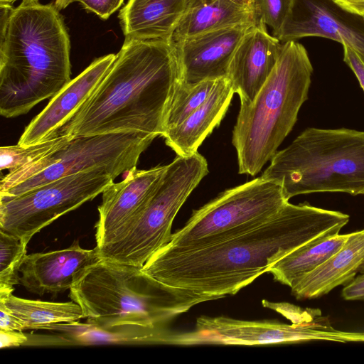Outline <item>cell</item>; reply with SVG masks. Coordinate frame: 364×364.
<instances>
[{
  "mask_svg": "<svg viewBox=\"0 0 364 364\" xmlns=\"http://www.w3.org/2000/svg\"><path fill=\"white\" fill-rule=\"evenodd\" d=\"M291 324L277 321H243L226 316H201L193 331L171 332L168 345L223 344L258 346L311 341L364 342V332L336 329L319 309H307Z\"/></svg>",
  "mask_w": 364,
  "mask_h": 364,
  "instance_id": "9c48e42d",
  "label": "cell"
},
{
  "mask_svg": "<svg viewBox=\"0 0 364 364\" xmlns=\"http://www.w3.org/2000/svg\"><path fill=\"white\" fill-rule=\"evenodd\" d=\"M208 173V162L199 153L177 156L166 165L146 205L122 234L97 247L101 257L141 268L168 243L176 214Z\"/></svg>",
  "mask_w": 364,
  "mask_h": 364,
  "instance_id": "52a82bcc",
  "label": "cell"
},
{
  "mask_svg": "<svg viewBox=\"0 0 364 364\" xmlns=\"http://www.w3.org/2000/svg\"><path fill=\"white\" fill-rule=\"evenodd\" d=\"M234 90L227 77L219 78L206 102L181 124L166 129V144L177 156L198 152V147L213 130L220 125L232 101Z\"/></svg>",
  "mask_w": 364,
  "mask_h": 364,
  "instance_id": "d6986e66",
  "label": "cell"
},
{
  "mask_svg": "<svg viewBox=\"0 0 364 364\" xmlns=\"http://www.w3.org/2000/svg\"><path fill=\"white\" fill-rule=\"evenodd\" d=\"M100 259L97 247L86 250L78 241L63 250L26 255L19 268V283L40 296L55 294L70 289L78 273Z\"/></svg>",
  "mask_w": 364,
  "mask_h": 364,
  "instance_id": "e0dca14e",
  "label": "cell"
},
{
  "mask_svg": "<svg viewBox=\"0 0 364 364\" xmlns=\"http://www.w3.org/2000/svg\"><path fill=\"white\" fill-rule=\"evenodd\" d=\"M27 341L26 334L22 331L0 330V348L1 349L23 346Z\"/></svg>",
  "mask_w": 364,
  "mask_h": 364,
  "instance_id": "d6a6232c",
  "label": "cell"
},
{
  "mask_svg": "<svg viewBox=\"0 0 364 364\" xmlns=\"http://www.w3.org/2000/svg\"><path fill=\"white\" fill-rule=\"evenodd\" d=\"M342 297L348 301L364 300V274L354 278L342 290Z\"/></svg>",
  "mask_w": 364,
  "mask_h": 364,
  "instance_id": "1f68e13d",
  "label": "cell"
},
{
  "mask_svg": "<svg viewBox=\"0 0 364 364\" xmlns=\"http://www.w3.org/2000/svg\"><path fill=\"white\" fill-rule=\"evenodd\" d=\"M343 60L355 75L364 91V56L346 44H343Z\"/></svg>",
  "mask_w": 364,
  "mask_h": 364,
  "instance_id": "f546056e",
  "label": "cell"
},
{
  "mask_svg": "<svg viewBox=\"0 0 364 364\" xmlns=\"http://www.w3.org/2000/svg\"><path fill=\"white\" fill-rule=\"evenodd\" d=\"M282 44L259 19L246 31L232 57L227 75L240 105L253 102L272 73Z\"/></svg>",
  "mask_w": 364,
  "mask_h": 364,
  "instance_id": "9a60e30c",
  "label": "cell"
},
{
  "mask_svg": "<svg viewBox=\"0 0 364 364\" xmlns=\"http://www.w3.org/2000/svg\"><path fill=\"white\" fill-rule=\"evenodd\" d=\"M70 298L81 306L87 322L106 328L166 329L188 311L141 268L104 258L78 273Z\"/></svg>",
  "mask_w": 364,
  "mask_h": 364,
  "instance_id": "5b68a950",
  "label": "cell"
},
{
  "mask_svg": "<svg viewBox=\"0 0 364 364\" xmlns=\"http://www.w3.org/2000/svg\"><path fill=\"white\" fill-rule=\"evenodd\" d=\"M287 202L280 184L260 176L223 191L194 210L164 247L179 249L198 245L223 233L266 220Z\"/></svg>",
  "mask_w": 364,
  "mask_h": 364,
  "instance_id": "8fae6325",
  "label": "cell"
},
{
  "mask_svg": "<svg viewBox=\"0 0 364 364\" xmlns=\"http://www.w3.org/2000/svg\"><path fill=\"white\" fill-rule=\"evenodd\" d=\"M26 247L19 237L0 230V300L12 294L14 285L19 283V268Z\"/></svg>",
  "mask_w": 364,
  "mask_h": 364,
  "instance_id": "484cf974",
  "label": "cell"
},
{
  "mask_svg": "<svg viewBox=\"0 0 364 364\" xmlns=\"http://www.w3.org/2000/svg\"><path fill=\"white\" fill-rule=\"evenodd\" d=\"M253 24L237 25L174 41L181 80L196 83L226 77L236 48Z\"/></svg>",
  "mask_w": 364,
  "mask_h": 364,
  "instance_id": "2e32d148",
  "label": "cell"
},
{
  "mask_svg": "<svg viewBox=\"0 0 364 364\" xmlns=\"http://www.w3.org/2000/svg\"><path fill=\"white\" fill-rule=\"evenodd\" d=\"M363 263L364 229L351 232L338 251L291 288V294L297 299L323 296L350 282L357 273L363 272Z\"/></svg>",
  "mask_w": 364,
  "mask_h": 364,
  "instance_id": "44dd1931",
  "label": "cell"
},
{
  "mask_svg": "<svg viewBox=\"0 0 364 364\" xmlns=\"http://www.w3.org/2000/svg\"><path fill=\"white\" fill-rule=\"evenodd\" d=\"M350 235L330 232L314 238L286 255L267 272L275 281L291 288L338 251Z\"/></svg>",
  "mask_w": 364,
  "mask_h": 364,
  "instance_id": "603a6c76",
  "label": "cell"
},
{
  "mask_svg": "<svg viewBox=\"0 0 364 364\" xmlns=\"http://www.w3.org/2000/svg\"><path fill=\"white\" fill-rule=\"evenodd\" d=\"M0 330L23 331L26 328L3 301H0Z\"/></svg>",
  "mask_w": 364,
  "mask_h": 364,
  "instance_id": "4dcf8cb0",
  "label": "cell"
},
{
  "mask_svg": "<svg viewBox=\"0 0 364 364\" xmlns=\"http://www.w3.org/2000/svg\"><path fill=\"white\" fill-rule=\"evenodd\" d=\"M343 8L354 13L364 14V0H334Z\"/></svg>",
  "mask_w": 364,
  "mask_h": 364,
  "instance_id": "836d02e7",
  "label": "cell"
},
{
  "mask_svg": "<svg viewBox=\"0 0 364 364\" xmlns=\"http://www.w3.org/2000/svg\"><path fill=\"white\" fill-rule=\"evenodd\" d=\"M166 168L158 166L148 170L134 168L125 178L112 183L102 192L95 225L97 247L100 248L119 237L146 205Z\"/></svg>",
  "mask_w": 364,
  "mask_h": 364,
  "instance_id": "4fadbf2b",
  "label": "cell"
},
{
  "mask_svg": "<svg viewBox=\"0 0 364 364\" xmlns=\"http://www.w3.org/2000/svg\"><path fill=\"white\" fill-rule=\"evenodd\" d=\"M88 11L107 19L123 4L124 0H76Z\"/></svg>",
  "mask_w": 364,
  "mask_h": 364,
  "instance_id": "f1b7e54d",
  "label": "cell"
},
{
  "mask_svg": "<svg viewBox=\"0 0 364 364\" xmlns=\"http://www.w3.org/2000/svg\"><path fill=\"white\" fill-rule=\"evenodd\" d=\"M73 138L69 134H60L28 146L19 144L2 146L0 149V170L14 171L60 149Z\"/></svg>",
  "mask_w": 364,
  "mask_h": 364,
  "instance_id": "4316f807",
  "label": "cell"
},
{
  "mask_svg": "<svg viewBox=\"0 0 364 364\" xmlns=\"http://www.w3.org/2000/svg\"><path fill=\"white\" fill-rule=\"evenodd\" d=\"M4 302L23 323L26 330H41L58 323L79 321L85 318L81 306L76 302H50L31 300L11 294Z\"/></svg>",
  "mask_w": 364,
  "mask_h": 364,
  "instance_id": "cb8c5ba5",
  "label": "cell"
},
{
  "mask_svg": "<svg viewBox=\"0 0 364 364\" xmlns=\"http://www.w3.org/2000/svg\"><path fill=\"white\" fill-rule=\"evenodd\" d=\"M70 41L54 3L0 4V114L13 118L70 80Z\"/></svg>",
  "mask_w": 364,
  "mask_h": 364,
  "instance_id": "3957f363",
  "label": "cell"
},
{
  "mask_svg": "<svg viewBox=\"0 0 364 364\" xmlns=\"http://www.w3.org/2000/svg\"><path fill=\"white\" fill-rule=\"evenodd\" d=\"M113 182L109 171L97 168L60 178L17 196H0V230L28 245L43 228L102 193Z\"/></svg>",
  "mask_w": 364,
  "mask_h": 364,
  "instance_id": "30bf717a",
  "label": "cell"
},
{
  "mask_svg": "<svg viewBox=\"0 0 364 364\" xmlns=\"http://www.w3.org/2000/svg\"><path fill=\"white\" fill-rule=\"evenodd\" d=\"M115 57L114 54H108L96 58L51 97L46 107L26 127L18 144L28 146L58 136L63 126L100 83Z\"/></svg>",
  "mask_w": 364,
  "mask_h": 364,
  "instance_id": "5bb4252c",
  "label": "cell"
},
{
  "mask_svg": "<svg viewBox=\"0 0 364 364\" xmlns=\"http://www.w3.org/2000/svg\"><path fill=\"white\" fill-rule=\"evenodd\" d=\"M293 0H255L257 19L272 28L276 36L291 9Z\"/></svg>",
  "mask_w": 364,
  "mask_h": 364,
  "instance_id": "83f0119b",
  "label": "cell"
},
{
  "mask_svg": "<svg viewBox=\"0 0 364 364\" xmlns=\"http://www.w3.org/2000/svg\"><path fill=\"white\" fill-rule=\"evenodd\" d=\"M270 161L261 176L280 184L288 200L316 192L364 194V132L307 128Z\"/></svg>",
  "mask_w": 364,
  "mask_h": 364,
  "instance_id": "8992f818",
  "label": "cell"
},
{
  "mask_svg": "<svg viewBox=\"0 0 364 364\" xmlns=\"http://www.w3.org/2000/svg\"><path fill=\"white\" fill-rule=\"evenodd\" d=\"M257 20L255 13L229 0H189L172 41L176 42L212 31L255 23Z\"/></svg>",
  "mask_w": 364,
  "mask_h": 364,
  "instance_id": "7402d4cb",
  "label": "cell"
},
{
  "mask_svg": "<svg viewBox=\"0 0 364 364\" xmlns=\"http://www.w3.org/2000/svg\"><path fill=\"white\" fill-rule=\"evenodd\" d=\"M155 138L136 131L74 137L45 157L9 172L1 181L0 196H17L91 168H106L115 179L136 168L140 155Z\"/></svg>",
  "mask_w": 364,
  "mask_h": 364,
  "instance_id": "ba28073f",
  "label": "cell"
},
{
  "mask_svg": "<svg viewBox=\"0 0 364 364\" xmlns=\"http://www.w3.org/2000/svg\"><path fill=\"white\" fill-rule=\"evenodd\" d=\"M309 36L346 44L364 56V16L334 0H293L291 9L275 36L280 42Z\"/></svg>",
  "mask_w": 364,
  "mask_h": 364,
  "instance_id": "7c38bea8",
  "label": "cell"
},
{
  "mask_svg": "<svg viewBox=\"0 0 364 364\" xmlns=\"http://www.w3.org/2000/svg\"><path fill=\"white\" fill-rule=\"evenodd\" d=\"M364 271V263H363V272Z\"/></svg>",
  "mask_w": 364,
  "mask_h": 364,
  "instance_id": "74e56055",
  "label": "cell"
},
{
  "mask_svg": "<svg viewBox=\"0 0 364 364\" xmlns=\"http://www.w3.org/2000/svg\"><path fill=\"white\" fill-rule=\"evenodd\" d=\"M216 80L188 83L182 80L173 92L165 120V131L183 122L203 105L211 95Z\"/></svg>",
  "mask_w": 364,
  "mask_h": 364,
  "instance_id": "d4e9b609",
  "label": "cell"
},
{
  "mask_svg": "<svg viewBox=\"0 0 364 364\" xmlns=\"http://www.w3.org/2000/svg\"><path fill=\"white\" fill-rule=\"evenodd\" d=\"M313 66L304 46L282 43L272 73L249 105H240L232 131L238 171L255 176L273 157L293 129L308 99Z\"/></svg>",
  "mask_w": 364,
  "mask_h": 364,
  "instance_id": "277c9868",
  "label": "cell"
},
{
  "mask_svg": "<svg viewBox=\"0 0 364 364\" xmlns=\"http://www.w3.org/2000/svg\"><path fill=\"white\" fill-rule=\"evenodd\" d=\"M363 16H364V14H363Z\"/></svg>",
  "mask_w": 364,
  "mask_h": 364,
  "instance_id": "f35d334b",
  "label": "cell"
},
{
  "mask_svg": "<svg viewBox=\"0 0 364 364\" xmlns=\"http://www.w3.org/2000/svg\"><path fill=\"white\" fill-rule=\"evenodd\" d=\"M41 330L49 334L26 333L23 346L54 347L105 344L161 345L166 344L171 331L139 326L102 327L78 321L53 323Z\"/></svg>",
  "mask_w": 364,
  "mask_h": 364,
  "instance_id": "ac0fdd59",
  "label": "cell"
},
{
  "mask_svg": "<svg viewBox=\"0 0 364 364\" xmlns=\"http://www.w3.org/2000/svg\"><path fill=\"white\" fill-rule=\"evenodd\" d=\"M189 0H128L119 14L124 41L172 40Z\"/></svg>",
  "mask_w": 364,
  "mask_h": 364,
  "instance_id": "ffe728a7",
  "label": "cell"
},
{
  "mask_svg": "<svg viewBox=\"0 0 364 364\" xmlns=\"http://www.w3.org/2000/svg\"><path fill=\"white\" fill-rule=\"evenodd\" d=\"M238 6L255 13V0H229Z\"/></svg>",
  "mask_w": 364,
  "mask_h": 364,
  "instance_id": "e575fe53",
  "label": "cell"
},
{
  "mask_svg": "<svg viewBox=\"0 0 364 364\" xmlns=\"http://www.w3.org/2000/svg\"><path fill=\"white\" fill-rule=\"evenodd\" d=\"M18 0H0V4H12L14 2ZM23 1V0H21ZM38 1V0H36Z\"/></svg>",
  "mask_w": 364,
  "mask_h": 364,
  "instance_id": "8d00e7d4",
  "label": "cell"
},
{
  "mask_svg": "<svg viewBox=\"0 0 364 364\" xmlns=\"http://www.w3.org/2000/svg\"><path fill=\"white\" fill-rule=\"evenodd\" d=\"M76 1V0H55L54 4L56 8L60 11L65 9L72 3Z\"/></svg>",
  "mask_w": 364,
  "mask_h": 364,
  "instance_id": "d590c367",
  "label": "cell"
},
{
  "mask_svg": "<svg viewBox=\"0 0 364 364\" xmlns=\"http://www.w3.org/2000/svg\"><path fill=\"white\" fill-rule=\"evenodd\" d=\"M349 215L287 202L269 218L186 248L164 247L141 270L188 310L235 295L307 242L340 232Z\"/></svg>",
  "mask_w": 364,
  "mask_h": 364,
  "instance_id": "6da1fadb",
  "label": "cell"
},
{
  "mask_svg": "<svg viewBox=\"0 0 364 364\" xmlns=\"http://www.w3.org/2000/svg\"><path fill=\"white\" fill-rule=\"evenodd\" d=\"M181 80L173 41H124L105 76L58 135L136 131L163 136Z\"/></svg>",
  "mask_w": 364,
  "mask_h": 364,
  "instance_id": "7a4b0ae2",
  "label": "cell"
}]
</instances>
